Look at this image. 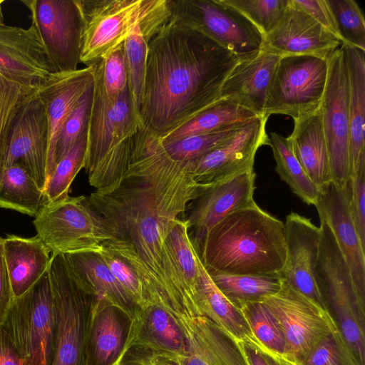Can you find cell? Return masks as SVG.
Masks as SVG:
<instances>
[{
    "label": "cell",
    "instance_id": "cell-1",
    "mask_svg": "<svg viewBox=\"0 0 365 365\" xmlns=\"http://www.w3.org/2000/svg\"><path fill=\"white\" fill-rule=\"evenodd\" d=\"M240 59L200 31L170 17L148 43L139 108L142 128L158 136L220 101Z\"/></svg>",
    "mask_w": 365,
    "mask_h": 365
},
{
    "label": "cell",
    "instance_id": "cell-2",
    "mask_svg": "<svg viewBox=\"0 0 365 365\" xmlns=\"http://www.w3.org/2000/svg\"><path fill=\"white\" fill-rule=\"evenodd\" d=\"M86 198L113 237L130 243L140 258L143 267H130L141 280L149 302L188 291L168 241L178 219L160 210L148 187L125 175L119 182L96 190Z\"/></svg>",
    "mask_w": 365,
    "mask_h": 365
},
{
    "label": "cell",
    "instance_id": "cell-3",
    "mask_svg": "<svg viewBox=\"0 0 365 365\" xmlns=\"http://www.w3.org/2000/svg\"><path fill=\"white\" fill-rule=\"evenodd\" d=\"M196 251L207 272L279 275L286 257L284 224L254 201L217 223Z\"/></svg>",
    "mask_w": 365,
    "mask_h": 365
},
{
    "label": "cell",
    "instance_id": "cell-4",
    "mask_svg": "<svg viewBox=\"0 0 365 365\" xmlns=\"http://www.w3.org/2000/svg\"><path fill=\"white\" fill-rule=\"evenodd\" d=\"M140 127L129 86L116 99H108L100 63H96L84 166L89 184L96 190L107 188L123 179L129 164L132 138Z\"/></svg>",
    "mask_w": 365,
    "mask_h": 365
},
{
    "label": "cell",
    "instance_id": "cell-5",
    "mask_svg": "<svg viewBox=\"0 0 365 365\" xmlns=\"http://www.w3.org/2000/svg\"><path fill=\"white\" fill-rule=\"evenodd\" d=\"M315 279L327 311L360 365H365V303L360 299L349 268L334 236L320 221Z\"/></svg>",
    "mask_w": 365,
    "mask_h": 365
},
{
    "label": "cell",
    "instance_id": "cell-6",
    "mask_svg": "<svg viewBox=\"0 0 365 365\" xmlns=\"http://www.w3.org/2000/svg\"><path fill=\"white\" fill-rule=\"evenodd\" d=\"M84 26L81 63L98 62L123 44L138 23L163 26L170 17L168 0H79Z\"/></svg>",
    "mask_w": 365,
    "mask_h": 365
},
{
    "label": "cell",
    "instance_id": "cell-7",
    "mask_svg": "<svg viewBox=\"0 0 365 365\" xmlns=\"http://www.w3.org/2000/svg\"><path fill=\"white\" fill-rule=\"evenodd\" d=\"M48 272L54 314L51 365H84L86 336L96 296L71 276L63 255L51 254Z\"/></svg>",
    "mask_w": 365,
    "mask_h": 365
},
{
    "label": "cell",
    "instance_id": "cell-8",
    "mask_svg": "<svg viewBox=\"0 0 365 365\" xmlns=\"http://www.w3.org/2000/svg\"><path fill=\"white\" fill-rule=\"evenodd\" d=\"M33 224L36 236L51 254L98 252L113 237L84 195L46 202Z\"/></svg>",
    "mask_w": 365,
    "mask_h": 365
},
{
    "label": "cell",
    "instance_id": "cell-9",
    "mask_svg": "<svg viewBox=\"0 0 365 365\" xmlns=\"http://www.w3.org/2000/svg\"><path fill=\"white\" fill-rule=\"evenodd\" d=\"M0 327L11 339L24 365H51L54 314L48 270L28 292L14 298Z\"/></svg>",
    "mask_w": 365,
    "mask_h": 365
},
{
    "label": "cell",
    "instance_id": "cell-10",
    "mask_svg": "<svg viewBox=\"0 0 365 365\" xmlns=\"http://www.w3.org/2000/svg\"><path fill=\"white\" fill-rule=\"evenodd\" d=\"M328 76V59L310 55L280 56L269 86L264 114L294 120L317 110Z\"/></svg>",
    "mask_w": 365,
    "mask_h": 365
},
{
    "label": "cell",
    "instance_id": "cell-11",
    "mask_svg": "<svg viewBox=\"0 0 365 365\" xmlns=\"http://www.w3.org/2000/svg\"><path fill=\"white\" fill-rule=\"evenodd\" d=\"M170 17L217 43L240 60L262 49L264 36L223 0H168Z\"/></svg>",
    "mask_w": 365,
    "mask_h": 365
},
{
    "label": "cell",
    "instance_id": "cell-12",
    "mask_svg": "<svg viewBox=\"0 0 365 365\" xmlns=\"http://www.w3.org/2000/svg\"><path fill=\"white\" fill-rule=\"evenodd\" d=\"M31 14L52 73L78 69L83 16L79 0L22 1Z\"/></svg>",
    "mask_w": 365,
    "mask_h": 365
},
{
    "label": "cell",
    "instance_id": "cell-13",
    "mask_svg": "<svg viewBox=\"0 0 365 365\" xmlns=\"http://www.w3.org/2000/svg\"><path fill=\"white\" fill-rule=\"evenodd\" d=\"M279 321L286 341V356L300 365L314 346L338 329L330 314L285 280L263 301Z\"/></svg>",
    "mask_w": 365,
    "mask_h": 365
},
{
    "label": "cell",
    "instance_id": "cell-14",
    "mask_svg": "<svg viewBox=\"0 0 365 365\" xmlns=\"http://www.w3.org/2000/svg\"><path fill=\"white\" fill-rule=\"evenodd\" d=\"M331 183L346 186L350 180L349 151V80L341 45L328 58L327 82L320 105Z\"/></svg>",
    "mask_w": 365,
    "mask_h": 365
},
{
    "label": "cell",
    "instance_id": "cell-15",
    "mask_svg": "<svg viewBox=\"0 0 365 365\" xmlns=\"http://www.w3.org/2000/svg\"><path fill=\"white\" fill-rule=\"evenodd\" d=\"M256 174L253 170L209 184H202L198 195L190 202L187 222L188 233L197 250L209 231L229 213L255 200Z\"/></svg>",
    "mask_w": 365,
    "mask_h": 365
},
{
    "label": "cell",
    "instance_id": "cell-16",
    "mask_svg": "<svg viewBox=\"0 0 365 365\" xmlns=\"http://www.w3.org/2000/svg\"><path fill=\"white\" fill-rule=\"evenodd\" d=\"M37 88L26 98L14 119L1 169L17 163L23 164L44 192L48 150V123Z\"/></svg>",
    "mask_w": 365,
    "mask_h": 365
},
{
    "label": "cell",
    "instance_id": "cell-17",
    "mask_svg": "<svg viewBox=\"0 0 365 365\" xmlns=\"http://www.w3.org/2000/svg\"><path fill=\"white\" fill-rule=\"evenodd\" d=\"M268 118L262 115L246 122L220 145L191 163L195 180L209 184L253 170L257 151L270 143L266 132Z\"/></svg>",
    "mask_w": 365,
    "mask_h": 365
},
{
    "label": "cell",
    "instance_id": "cell-18",
    "mask_svg": "<svg viewBox=\"0 0 365 365\" xmlns=\"http://www.w3.org/2000/svg\"><path fill=\"white\" fill-rule=\"evenodd\" d=\"M284 224L286 257L279 277L327 311L315 279L320 229L310 219L293 212Z\"/></svg>",
    "mask_w": 365,
    "mask_h": 365
},
{
    "label": "cell",
    "instance_id": "cell-19",
    "mask_svg": "<svg viewBox=\"0 0 365 365\" xmlns=\"http://www.w3.org/2000/svg\"><path fill=\"white\" fill-rule=\"evenodd\" d=\"M341 43L292 0L264 38L263 51L279 56L310 55L328 59Z\"/></svg>",
    "mask_w": 365,
    "mask_h": 365
},
{
    "label": "cell",
    "instance_id": "cell-20",
    "mask_svg": "<svg viewBox=\"0 0 365 365\" xmlns=\"http://www.w3.org/2000/svg\"><path fill=\"white\" fill-rule=\"evenodd\" d=\"M52 73L34 24L9 26L0 16V74L23 86L36 88Z\"/></svg>",
    "mask_w": 365,
    "mask_h": 365
},
{
    "label": "cell",
    "instance_id": "cell-21",
    "mask_svg": "<svg viewBox=\"0 0 365 365\" xmlns=\"http://www.w3.org/2000/svg\"><path fill=\"white\" fill-rule=\"evenodd\" d=\"M133 319L120 307L96 298L84 346V365H116L131 342Z\"/></svg>",
    "mask_w": 365,
    "mask_h": 365
},
{
    "label": "cell",
    "instance_id": "cell-22",
    "mask_svg": "<svg viewBox=\"0 0 365 365\" xmlns=\"http://www.w3.org/2000/svg\"><path fill=\"white\" fill-rule=\"evenodd\" d=\"M314 206L320 221L331 229L349 268L357 294L365 303V248L350 214L348 184L339 187L331 183L320 192Z\"/></svg>",
    "mask_w": 365,
    "mask_h": 365
},
{
    "label": "cell",
    "instance_id": "cell-23",
    "mask_svg": "<svg viewBox=\"0 0 365 365\" xmlns=\"http://www.w3.org/2000/svg\"><path fill=\"white\" fill-rule=\"evenodd\" d=\"M95 63L74 71L51 73L37 88L48 123L46 183L55 168L54 149L59 130L83 95L93 85Z\"/></svg>",
    "mask_w": 365,
    "mask_h": 365
},
{
    "label": "cell",
    "instance_id": "cell-24",
    "mask_svg": "<svg viewBox=\"0 0 365 365\" xmlns=\"http://www.w3.org/2000/svg\"><path fill=\"white\" fill-rule=\"evenodd\" d=\"M279 58L262 50L240 60L222 84L220 99L232 101L257 115H264L269 86Z\"/></svg>",
    "mask_w": 365,
    "mask_h": 365
},
{
    "label": "cell",
    "instance_id": "cell-25",
    "mask_svg": "<svg viewBox=\"0 0 365 365\" xmlns=\"http://www.w3.org/2000/svg\"><path fill=\"white\" fill-rule=\"evenodd\" d=\"M2 253L14 298L28 292L47 272L51 253L36 235L1 237Z\"/></svg>",
    "mask_w": 365,
    "mask_h": 365
},
{
    "label": "cell",
    "instance_id": "cell-26",
    "mask_svg": "<svg viewBox=\"0 0 365 365\" xmlns=\"http://www.w3.org/2000/svg\"><path fill=\"white\" fill-rule=\"evenodd\" d=\"M287 138L307 176L320 192L324 191L331 183V176L320 106L312 113L294 119L293 131Z\"/></svg>",
    "mask_w": 365,
    "mask_h": 365
},
{
    "label": "cell",
    "instance_id": "cell-27",
    "mask_svg": "<svg viewBox=\"0 0 365 365\" xmlns=\"http://www.w3.org/2000/svg\"><path fill=\"white\" fill-rule=\"evenodd\" d=\"M71 276L97 297L120 307L133 319L140 309L110 272L98 252L63 255Z\"/></svg>",
    "mask_w": 365,
    "mask_h": 365
},
{
    "label": "cell",
    "instance_id": "cell-28",
    "mask_svg": "<svg viewBox=\"0 0 365 365\" xmlns=\"http://www.w3.org/2000/svg\"><path fill=\"white\" fill-rule=\"evenodd\" d=\"M349 80L350 178L365 168V51L341 45Z\"/></svg>",
    "mask_w": 365,
    "mask_h": 365
},
{
    "label": "cell",
    "instance_id": "cell-29",
    "mask_svg": "<svg viewBox=\"0 0 365 365\" xmlns=\"http://www.w3.org/2000/svg\"><path fill=\"white\" fill-rule=\"evenodd\" d=\"M130 343L146 346L176 357L187 356L186 339L170 315L160 307L150 303L135 319Z\"/></svg>",
    "mask_w": 365,
    "mask_h": 365
},
{
    "label": "cell",
    "instance_id": "cell-30",
    "mask_svg": "<svg viewBox=\"0 0 365 365\" xmlns=\"http://www.w3.org/2000/svg\"><path fill=\"white\" fill-rule=\"evenodd\" d=\"M199 271L194 297L202 312L239 341L255 338L241 311L216 287L201 260Z\"/></svg>",
    "mask_w": 365,
    "mask_h": 365
},
{
    "label": "cell",
    "instance_id": "cell-31",
    "mask_svg": "<svg viewBox=\"0 0 365 365\" xmlns=\"http://www.w3.org/2000/svg\"><path fill=\"white\" fill-rule=\"evenodd\" d=\"M45 203L43 191L23 164L0 170V208L34 217Z\"/></svg>",
    "mask_w": 365,
    "mask_h": 365
},
{
    "label": "cell",
    "instance_id": "cell-32",
    "mask_svg": "<svg viewBox=\"0 0 365 365\" xmlns=\"http://www.w3.org/2000/svg\"><path fill=\"white\" fill-rule=\"evenodd\" d=\"M181 365H250L241 344L212 323L204 337Z\"/></svg>",
    "mask_w": 365,
    "mask_h": 365
},
{
    "label": "cell",
    "instance_id": "cell-33",
    "mask_svg": "<svg viewBox=\"0 0 365 365\" xmlns=\"http://www.w3.org/2000/svg\"><path fill=\"white\" fill-rule=\"evenodd\" d=\"M224 296L237 308L250 302H263L281 287L279 275H237L208 272Z\"/></svg>",
    "mask_w": 365,
    "mask_h": 365
},
{
    "label": "cell",
    "instance_id": "cell-34",
    "mask_svg": "<svg viewBox=\"0 0 365 365\" xmlns=\"http://www.w3.org/2000/svg\"><path fill=\"white\" fill-rule=\"evenodd\" d=\"M255 113L230 100H220L180 127L158 136L161 139H174L206 133L227 125L244 123L258 117Z\"/></svg>",
    "mask_w": 365,
    "mask_h": 365
},
{
    "label": "cell",
    "instance_id": "cell-35",
    "mask_svg": "<svg viewBox=\"0 0 365 365\" xmlns=\"http://www.w3.org/2000/svg\"><path fill=\"white\" fill-rule=\"evenodd\" d=\"M269 146L276 161L275 170L292 191L307 205H315L320 191L295 157L288 138L271 132Z\"/></svg>",
    "mask_w": 365,
    "mask_h": 365
},
{
    "label": "cell",
    "instance_id": "cell-36",
    "mask_svg": "<svg viewBox=\"0 0 365 365\" xmlns=\"http://www.w3.org/2000/svg\"><path fill=\"white\" fill-rule=\"evenodd\" d=\"M246 122L229 125L210 133L167 140L143 128L167 157L173 161L185 163L195 161L220 145Z\"/></svg>",
    "mask_w": 365,
    "mask_h": 365
},
{
    "label": "cell",
    "instance_id": "cell-37",
    "mask_svg": "<svg viewBox=\"0 0 365 365\" xmlns=\"http://www.w3.org/2000/svg\"><path fill=\"white\" fill-rule=\"evenodd\" d=\"M163 26L138 23L123 43L129 88L138 111L141 104L146 71L148 43ZM140 114V113H139Z\"/></svg>",
    "mask_w": 365,
    "mask_h": 365
},
{
    "label": "cell",
    "instance_id": "cell-38",
    "mask_svg": "<svg viewBox=\"0 0 365 365\" xmlns=\"http://www.w3.org/2000/svg\"><path fill=\"white\" fill-rule=\"evenodd\" d=\"M240 310L259 343L272 351L286 354V341L282 328L264 302L247 303Z\"/></svg>",
    "mask_w": 365,
    "mask_h": 365
},
{
    "label": "cell",
    "instance_id": "cell-39",
    "mask_svg": "<svg viewBox=\"0 0 365 365\" xmlns=\"http://www.w3.org/2000/svg\"><path fill=\"white\" fill-rule=\"evenodd\" d=\"M87 150V132L73 145L58 163L44 190L46 202L68 197L72 182L84 168Z\"/></svg>",
    "mask_w": 365,
    "mask_h": 365
},
{
    "label": "cell",
    "instance_id": "cell-40",
    "mask_svg": "<svg viewBox=\"0 0 365 365\" xmlns=\"http://www.w3.org/2000/svg\"><path fill=\"white\" fill-rule=\"evenodd\" d=\"M326 1L334 16L342 44L365 51V20L358 4L354 0Z\"/></svg>",
    "mask_w": 365,
    "mask_h": 365
},
{
    "label": "cell",
    "instance_id": "cell-41",
    "mask_svg": "<svg viewBox=\"0 0 365 365\" xmlns=\"http://www.w3.org/2000/svg\"><path fill=\"white\" fill-rule=\"evenodd\" d=\"M36 88L23 86L0 74V169L14 119L26 98Z\"/></svg>",
    "mask_w": 365,
    "mask_h": 365
},
{
    "label": "cell",
    "instance_id": "cell-42",
    "mask_svg": "<svg viewBox=\"0 0 365 365\" xmlns=\"http://www.w3.org/2000/svg\"><path fill=\"white\" fill-rule=\"evenodd\" d=\"M93 88V83L83 95L59 130L54 149L55 168L76 141L88 130Z\"/></svg>",
    "mask_w": 365,
    "mask_h": 365
},
{
    "label": "cell",
    "instance_id": "cell-43",
    "mask_svg": "<svg viewBox=\"0 0 365 365\" xmlns=\"http://www.w3.org/2000/svg\"><path fill=\"white\" fill-rule=\"evenodd\" d=\"M242 14L264 38L280 21L289 0H223Z\"/></svg>",
    "mask_w": 365,
    "mask_h": 365
},
{
    "label": "cell",
    "instance_id": "cell-44",
    "mask_svg": "<svg viewBox=\"0 0 365 365\" xmlns=\"http://www.w3.org/2000/svg\"><path fill=\"white\" fill-rule=\"evenodd\" d=\"M301 365H360L338 329L322 339Z\"/></svg>",
    "mask_w": 365,
    "mask_h": 365
},
{
    "label": "cell",
    "instance_id": "cell-45",
    "mask_svg": "<svg viewBox=\"0 0 365 365\" xmlns=\"http://www.w3.org/2000/svg\"><path fill=\"white\" fill-rule=\"evenodd\" d=\"M98 253L137 307L141 310L148 306L150 302L144 286L132 267L103 245Z\"/></svg>",
    "mask_w": 365,
    "mask_h": 365
},
{
    "label": "cell",
    "instance_id": "cell-46",
    "mask_svg": "<svg viewBox=\"0 0 365 365\" xmlns=\"http://www.w3.org/2000/svg\"><path fill=\"white\" fill-rule=\"evenodd\" d=\"M105 93L113 101L129 86L123 44L99 61Z\"/></svg>",
    "mask_w": 365,
    "mask_h": 365
},
{
    "label": "cell",
    "instance_id": "cell-47",
    "mask_svg": "<svg viewBox=\"0 0 365 365\" xmlns=\"http://www.w3.org/2000/svg\"><path fill=\"white\" fill-rule=\"evenodd\" d=\"M349 207L352 221L365 248V168L350 178Z\"/></svg>",
    "mask_w": 365,
    "mask_h": 365
},
{
    "label": "cell",
    "instance_id": "cell-48",
    "mask_svg": "<svg viewBox=\"0 0 365 365\" xmlns=\"http://www.w3.org/2000/svg\"><path fill=\"white\" fill-rule=\"evenodd\" d=\"M116 365H181L171 355L136 343H130Z\"/></svg>",
    "mask_w": 365,
    "mask_h": 365
},
{
    "label": "cell",
    "instance_id": "cell-49",
    "mask_svg": "<svg viewBox=\"0 0 365 365\" xmlns=\"http://www.w3.org/2000/svg\"><path fill=\"white\" fill-rule=\"evenodd\" d=\"M240 342L250 365H300L287 356L267 348L256 338Z\"/></svg>",
    "mask_w": 365,
    "mask_h": 365
},
{
    "label": "cell",
    "instance_id": "cell-50",
    "mask_svg": "<svg viewBox=\"0 0 365 365\" xmlns=\"http://www.w3.org/2000/svg\"><path fill=\"white\" fill-rule=\"evenodd\" d=\"M292 2L315 19L342 44L334 16L326 0H292Z\"/></svg>",
    "mask_w": 365,
    "mask_h": 365
},
{
    "label": "cell",
    "instance_id": "cell-51",
    "mask_svg": "<svg viewBox=\"0 0 365 365\" xmlns=\"http://www.w3.org/2000/svg\"><path fill=\"white\" fill-rule=\"evenodd\" d=\"M14 299V295L4 262L1 237L0 238V325L2 324L6 312Z\"/></svg>",
    "mask_w": 365,
    "mask_h": 365
},
{
    "label": "cell",
    "instance_id": "cell-52",
    "mask_svg": "<svg viewBox=\"0 0 365 365\" xmlns=\"http://www.w3.org/2000/svg\"><path fill=\"white\" fill-rule=\"evenodd\" d=\"M0 365H24L11 339L0 327Z\"/></svg>",
    "mask_w": 365,
    "mask_h": 365
},
{
    "label": "cell",
    "instance_id": "cell-53",
    "mask_svg": "<svg viewBox=\"0 0 365 365\" xmlns=\"http://www.w3.org/2000/svg\"><path fill=\"white\" fill-rule=\"evenodd\" d=\"M0 238H1V236H0Z\"/></svg>",
    "mask_w": 365,
    "mask_h": 365
}]
</instances>
